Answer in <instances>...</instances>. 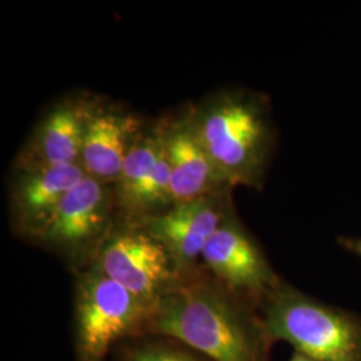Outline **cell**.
<instances>
[{
	"instance_id": "cell-1",
	"label": "cell",
	"mask_w": 361,
	"mask_h": 361,
	"mask_svg": "<svg viewBox=\"0 0 361 361\" xmlns=\"http://www.w3.org/2000/svg\"><path fill=\"white\" fill-rule=\"evenodd\" d=\"M147 336L176 340L212 361H271L261 316L217 280L188 273L161 297Z\"/></svg>"
},
{
	"instance_id": "cell-2",
	"label": "cell",
	"mask_w": 361,
	"mask_h": 361,
	"mask_svg": "<svg viewBox=\"0 0 361 361\" xmlns=\"http://www.w3.org/2000/svg\"><path fill=\"white\" fill-rule=\"evenodd\" d=\"M188 118L226 188L257 185L271 145L269 123L257 101L241 92H224Z\"/></svg>"
},
{
	"instance_id": "cell-3",
	"label": "cell",
	"mask_w": 361,
	"mask_h": 361,
	"mask_svg": "<svg viewBox=\"0 0 361 361\" xmlns=\"http://www.w3.org/2000/svg\"><path fill=\"white\" fill-rule=\"evenodd\" d=\"M271 341L283 340L316 361H361V319L277 285L261 301Z\"/></svg>"
},
{
	"instance_id": "cell-4",
	"label": "cell",
	"mask_w": 361,
	"mask_h": 361,
	"mask_svg": "<svg viewBox=\"0 0 361 361\" xmlns=\"http://www.w3.org/2000/svg\"><path fill=\"white\" fill-rule=\"evenodd\" d=\"M153 310L91 264L79 274L75 289L74 343L78 360L106 361L118 341L147 336Z\"/></svg>"
},
{
	"instance_id": "cell-5",
	"label": "cell",
	"mask_w": 361,
	"mask_h": 361,
	"mask_svg": "<svg viewBox=\"0 0 361 361\" xmlns=\"http://www.w3.org/2000/svg\"><path fill=\"white\" fill-rule=\"evenodd\" d=\"M91 264L153 310L180 277L166 249L140 225L110 233Z\"/></svg>"
},
{
	"instance_id": "cell-6",
	"label": "cell",
	"mask_w": 361,
	"mask_h": 361,
	"mask_svg": "<svg viewBox=\"0 0 361 361\" xmlns=\"http://www.w3.org/2000/svg\"><path fill=\"white\" fill-rule=\"evenodd\" d=\"M111 205L109 183L86 176L61 201L35 240L71 259H94L110 234Z\"/></svg>"
},
{
	"instance_id": "cell-7",
	"label": "cell",
	"mask_w": 361,
	"mask_h": 361,
	"mask_svg": "<svg viewBox=\"0 0 361 361\" xmlns=\"http://www.w3.org/2000/svg\"><path fill=\"white\" fill-rule=\"evenodd\" d=\"M201 257L219 283L259 304L280 284L262 252L231 216L210 237Z\"/></svg>"
},
{
	"instance_id": "cell-8",
	"label": "cell",
	"mask_w": 361,
	"mask_h": 361,
	"mask_svg": "<svg viewBox=\"0 0 361 361\" xmlns=\"http://www.w3.org/2000/svg\"><path fill=\"white\" fill-rule=\"evenodd\" d=\"M229 217L221 194L177 204L140 224L166 249L180 276L192 273L210 237Z\"/></svg>"
},
{
	"instance_id": "cell-9",
	"label": "cell",
	"mask_w": 361,
	"mask_h": 361,
	"mask_svg": "<svg viewBox=\"0 0 361 361\" xmlns=\"http://www.w3.org/2000/svg\"><path fill=\"white\" fill-rule=\"evenodd\" d=\"M95 106L75 98L55 104L43 116L18 168L79 165L85 135Z\"/></svg>"
},
{
	"instance_id": "cell-10",
	"label": "cell",
	"mask_w": 361,
	"mask_h": 361,
	"mask_svg": "<svg viewBox=\"0 0 361 361\" xmlns=\"http://www.w3.org/2000/svg\"><path fill=\"white\" fill-rule=\"evenodd\" d=\"M86 176L80 165L18 168L11 188V210L16 229L35 238L61 201Z\"/></svg>"
},
{
	"instance_id": "cell-11",
	"label": "cell",
	"mask_w": 361,
	"mask_h": 361,
	"mask_svg": "<svg viewBox=\"0 0 361 361\" xmlns=\"http://www.w3.org/2000/svg\"><path fill=\"white\" fill-rule=\"evenodd\" d=\"M133 116L95 107L85 135L79 165L85 173L104 183H116L131 146L141 134Z\"/></svg>"
},
{
	"instance_id": "cell-12",
	"label": "cell",
	"mask_w": 361,
	"mask_h": 361,
	"mask_svg": "<svg viewBox=\"0 0 361 361\" xmlns=\"http://www.w3.org/2000/svg\"><path fill=\"white\" fill-rule=\"evenodd\" d=\"M164 131L173 205L221 194L222 188L226 186L198 142L189 118L173 123Z\"/></svg>"
},
{
	"instance_id": "cell-13",
	"label": "cell",
	"mask_w": 361,
	"mask_h": 361,
	"mask_svg": "<svg viewBox=\"0 0 361 361\" xmlns=\"http://www.w3.org/2000/svg\"><path fill=\"white\" fill-rule=\"evenodd\" d=\"M164 141V130L152 134H140L131 146L116 180V201L130 219H137L149 182L154 176L159 150Z\"/></svg>"
},
{
	"instance_id": "cell-14",
	"label": "cell",
	"mask_w": 361,
	"mask_h": 361,
	"mask_svg": "<svg viewBox=\"0 0 361 361\" xmlns=\"http://www.w3.org/2000/svg\"><path fill=\"white\" fill-rule=\"evenodd\" d=\"M138 337L137 341L125 347L122 361H212L168 337Z\"/></svg>"
},
{
	"instance_id": "cell-15",
	"label": "cell",
	"mask_w": 361,
	"mask_h": 361,
	"mask_svg": "<svg viewBox=\"0 0 361 361\" xmlns=\"http://www.w3.org/2000/svg\"><path fill=\"white\" fill-rule=\"evenodd\" d=\"M348 249H350L353 253L361 256V238L360 240H347L344 243Z\"/></svg>"
},
{
	"instance_id": "cell-16",
	"label": "cell",
	"mask_w": 361,
	"mask_h": 361,
	"mask_svg": "<svg viewBox=\"0 0 361 361\" xmlns=\"http://www.w3.org/2000/svg\"><path fill=\"white\" fill-rule=\"evenodd\" d=\"M289 361H316L313 360L312 357L310 356H307V355H304V353H301V352H298V350H295L293 352V355H292V357H290V360Z\"/></svg>"
}]
</instances>
